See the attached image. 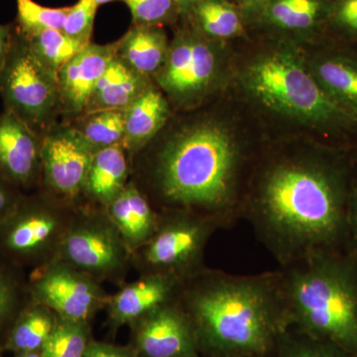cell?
I'll list each match as a JSON object with an SVG mask.
<instances>
[{
  "label": "cell",
  "mask_w": 357,
  "mask_h": 357,
  "mask_svg": "<svg viewBox=\"0 0 357 357\" xmlns=\"http://www.w3.org/2000/svg\"><path fill=\"white\" fill-rule=\"evenodd\" d=\"M342 180L325 167L286 162L267 173L251 211L258 236L284 265L326 251L347 227Z\"/></svg>",
  "instance_id": "cell-1"
},
{
  "label": "cell",
  "mask_w": 357,
  "mask_h": 357,
  "mask_svg": "<svg viewBox=\"0 0 357 357\" xmlns=\"http://www.w3.org/2000/svg\"><path fill=\"white\" fill-rule=\"evenodd\" d=\"M178 302L199 345L220 357L262 356L288 325L280 273L243 277L203 270L184 282Z\"/></svg>",
  "instance_id": "cell-2"
},
{
  "label": "cell",
  "mask_w": 357,
  "mask_h": 357,
  "mask_svg": "<svg viewBox=\"0 0 357 357\" xmlns=\"http://www.w3.org/2000/svg\"><path fill=\"white\" fill-rule=\"evenodd\" d=\"M281 295L288 324L305 335L357 352V269L326 251L285 266Z\"/></svg>",
  "instance_id": "cell-3"
},
{
  "label": "cell",
  "mask_w": 357,
  "mask_h": 357,
  "mask_svg": "<svg viewBox=\"0 0 357 357\" xmlns=\"http://www.w3.org/2000/svg\"><path fill=\"white\" fill-rule=\"evenodd\" d=\"M236 165V150L229 136L215 126H201L164 148L157 182L167 203L182 210L206 211L218 218L231 203Z\"/></svg>",
  "instance_id": "cell-4"
},
{
  "label": "cell",
  "mask_w": 357,
  "mask_h": 357,
  "mask_svg": "<svg viewBox=\"0 0 357 357\" xmlns=\"http://www.w3.org/2000/svg\"><path fill=\"white\" fill-rule=\"evenodd\" d=\"M248 86L267 107L304 121L337 124L354 119L287 54H274L256 62L248 70Z\"/></svg>",
  "instance_id": "cell-5"
},
{
  "label": "cell",
  "mask_w": 357,
  "mask_h": 357,
  "mask_svg": "<svg viewBox=\"0 0 357 357\" xmlns=\"http://www.w3.org/2000/svg\"><path fill=\"white\" fill-rule=\"evenodd\" d=\"M222 223L188 210L163 215L153 236L133 256L143 273L171 274L188 280L203 271L206 243Z\"/></svg>",
  "instance_id": "cell-6"
},
{
  "label": "cell",
  "mask_w": 357,
  "mask_h": 357,
  "mask_svg": "<svg viewBox=\"0 0 357 357\" xmlns=\"http://www.w3.org/2000/svg\"><path fill=\"white\" fill-rule=\"evenodd\" d=\"M76 211L40 199H18L0 220V249L37 268L58 257Z\"/></svg>",
  "instance_id": "cell-7"
},
{
  "label": "cell",
  "mask_w": 357,
  "mask_h": 357,
  "mask_svg": "<svg viewBox=\"0 0 357 357\" xmlns=\"http://www.w3.org/2000/svg\"><path fill=\"white\" fill-rule=\"evenodd\" d=\"M57 258L100 283H119L128 273L133 255L102 208L76 211Z\"/></svg>",
  "instance_id": "cell-8"
},
{
  "label": "cell",
  "mask_w": 357,
  "mask_h": 357,
  "mask_svg": "<svg viewBox=\"0 0 357 357\" xmlns=\"http://www.w3.org/2000/svg\"><path fill=\"white\" fill-rule=\"evenodd\" d=\"M0 95L7 112L36 130L60 103L58 77L33 55L23 35H14L13 46L0 70Z\"/></svg>",
  "instance_id": "cell-9"
},
{
  "label": "cell",
  "mask_w": 357,
  "mask_h": 357,
  "mask_svg": "<svg viewBox=\"0 0 357 357\" xmlns=\"http://www.w3.org/2000/svg\"><path fill=\"white\" fill-rule=\"evenodd\" d=\"M29 293L59 319L84 324L107 307L110 296L100 282L59 258L35 270Z\"/></svg>",
  "instance_id": "cell-10"
},
{
  "label": "cell",
  "mask_w": 357,
  "mask_h": 357,
  "mask_svg": "<svg viewBox=\"0 0 357 357\" xmlns=\"http://www.w3.org/2000/svg\"><path fill=\"white\" fill-rule=\"evenodd\" d=\"M136 354L142 357H196L199 342L189 314L177 301L132 324Z\"/></svg>",
  "instance_id": "cell-11"
},
{
  "label": "cell",
  "mask_w": 357,
  "mask_h": 357,
  "mask_svg": "<svg viewBox=\"0 0 357 357\" xmlns=\"http://www.w3.org/2000/svg\"><path fill=\"white\" fill-rule=\"evenodd\" d=\"M93 155L75 128L49 134L41 143L45 185L62 199H76L84 192Z\"/></svg>",
  "instance_id": "cell-12"
},
{
  "label": "cell",
  "mask_w": 357,
  "mask_h": 357,
  "mask_svg": "<svg viewBox=\"0 0 357 357\" xmlns=\"http://www.w3.org/2000/svg\"><path fill=\"white\" fill-rule=\"evenodd\" d=\"M184 282L171 274L143 273L109 296L105 309L110 324L115 328L132 325L154 310L177 301Z\"/></svg>",
  "instance_id": "cell-13"
},
{
  "label": "cell",
  "mask_w": 357,
  "mask_h": 357,
  "mask_svg": "<svg viewBox=\"0 0 357 357\" xmlns=\"http://www.w3.org/2000/svg\"><path fill=\"white\" fill-rule=\"evenodd\" d=\"M215 70V54L208 44L196 37L181 36L168 52L158 82L172 95H192L210 83Z\"/></svg>",
  "instance_id": "cell-14"
},
{
  "label": "cell",
  "mask_w": 357,
  "mask_h": 357,
  "mask_svg": "<svg viewBox=\"0 0 357 357\" xmlns=\"http://www.w3.org/2000/svg\"><path fill=\"white\" fill-rule=\"evenodd\" d=\"M116 50L117 42L89 44L59 72V98L66 112H86L96 84L116 56Z\"/></svg>",
  "instance_id": "cell-15"
},
{
  "label": "cell",
  "mask_w": 357,
  "mask_h": 357,
  "mask_svg": "<svg viewBox=\"0 0 357 357\" xmlns=\"http://www.w3.org/2000/svg\"><path fill=\"white\" fill-rule=\"evenodd\" d=\"M41 143L16 115L0 114V178L13 185L31 184L41 168Z\"/></svg>",
  "instance_id": "cell-16"
},
{
  "label": "cell",
  "mask_w": 357,
  "mask_h": 357,
  "mask_svg": "<svg viewBox=\"0 0 357 357\" xmlns=\"http://www.w3.org/2000/svg\"><path fill=\"white\" fill-rule=\"evenodd\" d=\"M103 208L132 255L150 241L158 227L160 215L133 183H128Z\"/></svg>",
  "instance_id": "cell-17"
},
{
  "label": "cell",
  "mask_w": 357,
  "mask_h": 357,
  "mask_svg": "<svg viewBox=\"0 0 357 357\" xmlns=\"http://www.w3.org/2000/svg\"><path fill=\"white\" fill-rule=\"evenodd\" d=\"M150 88L148 77L115 56L96 84L86 112L126 109Z\"/></svg>",
  "instance_id": "cell-18"
},
{
  "label": "cell",
  "mask_w": 357,
  "mask_h": 357,
  "mask_svg": "<svg viewBox=\"0 0 357 357\" xmlns=\"http://www.w3.org/2000/svg\"><path fill=\"white\" fill-rule=\"evenodd\" d=\"M123 145L105 148L91 158L83 194L107 206L128 185V163Z\"/></svg>",
  "instance_id": "cell-19"
},
{
  "label": "cell",
  "mask_w": 357,
  "mask_h": 357,
  "mask_svg": "<svg viewBox=\"0 0 357 357\" xmlns=\"http://www.w3.org/2000/svg\"><path fill=\"white\" fill-rule=\"evenodd\" d=\"M168 52L166 35L156 26L135 25L117 41V57L146 77L161 70Z\"/></svg>",
  "instance_id": "cell-20"
},
{
  "label": "cell",
  "mask_w": 357,
  "mask_h": 357,
  "mask_svg": "<svg viewBox=\"0 0 357 357\" xmlns=\"http://www.w3.org/2000/svg\"><path fill=\"white\" fill-rule=\"evenodd\" d=\"M168 105L159 91L151 88L124 109L123 147L135 151L151 139L168 117Z\"/></svg>",
  "instance_id": "cell-21"
},
{
  "label": "cell",
  "mask_w": 357,
  "mask_h": 357,
  "mask_svg": "<svg viewBox=\"0 0 357 357\" xmlns=\"http://www.w3.org/2000/svg\"><path fill=\"white\" fill-rule=\"evenodd\" d=\"M17 317L7 340V349L15 354L41 351L58 323L55 312L31 303Z\"/></svg>",
  "instance_id": "cell-22"
},
{
  "label": "cell",
  "mask_w": 357,
  "mask_h": 357,
  "mask_svg": "<svg viewBox=\"0 0 357 357\" xmlns=\"http://www.w3.org/2000/svg\"><path fill=\"white\" fill-rule=\"evenodd\" d=\"M317 74L326 93L352 116H357V63L326 59L317 68Z\"/></svg>",
  "instance_id": "cell-23"
},
{
  "label": "cell",
  "mask_w": 357,
  "mask_h": 357,
  "mask_svg": "<svg viewBox=\"0 0 357 357\" xmlns=\"http://www.w3.org/2000/svg\"><path fill=\"white\" fill-rule=\"evenodd\" d=\"M22 35L35 58L56 77L70 59L84 48L61 30L46 29Z\"/></svg>",
  "instance_id": "cell-24"
},
{
  "label": "cell",
  "mask_w": 357,
  "mask_h": 357,
  "mask_svg": "<svg viewBox=\"0 0 357 357\" xmlns=\"http://www.w3.org/2000/svg\"><path fill=\"white\" fill-rule=\"evenodd\" d=\"M75 129L93 153L105 148L123 145L124 109L93 112L81 128Z\"/></svg>",
  "instance_id": "cell-25"
},
{
  "label": "cell",
  "mask_w": 357,
  "mask_h": 357,
  "mask_svg": "<svg viewBox=\"0 0 357 357\" xmlns=\"http://www.w3.org/2000/svg\"><path fill=\"white\" fill-rule=\"evenodd\" d=\"M191 10L199 28L211 36L229 38L241 32V18L225 0H201Z\"/></svg>",
  "instance_id": "cell-26"
},
{
  "label": "cell",
  "mask_w": 357,
  "mask_h": 357,
  "mask_svg": "<svg viewBox=\"0 0 357 357\" xmlns=\"http://www.w3.org/2000/svg\"><path fill=\"white\" fill-rule=\"evenodd\" d=\"M321 0H271L266 16L279 27L291 30L309 29L321 15Z\"/></svg>",
  "instance_id": "cell-27"
},
{
  "label": "cell",
  "mask_w": 357,
  "mask_h": 357,
  "mask_svg": "<svg viewBox=\"0 0 357 357\" xmlns=\"http://www.w3.org/2000/svg\"><path fill=\"white\" fill-rule=\"evenodd\" d=\"M89 324L58 318V323L41 349L42 357H84L89 344Z\"/></svg>",
  "instance_id": "cell-28"
},
{
  "label": "cell",
  "mask_w": 357,
  "mask_h": 357,
  "mask_svg": "<svg viewBox=\"0 0 357 357\" xmlns=\"http://www.w3.org/2000/svg\"><path fill=\"white\" fill-rule=\"evenodd\" d=\"M20 32L22 34L46 29L62 30L70 6L50 8L40 6L33 0H16Z\"/></svg>",
  "instance_id": "cell-29"
},
{
  "label": "cell",
  "mask_w": 357,
  "mask_h": 357,
  "mask_svg": "<svg viewBox=\"0 0 357 357\" xmlns=\"http://www.w3.org/2000/svg\"><path fill=\"white\" fill-rule=\"evenodd\" d=\"M98 7L91 0H79L75 6H70L61 31L77 44L88 46L91 44Z\"/></svg>",
  "instance_id": "cell-30"
},
{
  "label": "cell",
  "mask_w": 357,
  "mask_h": 357,
  "mask_svg": "<svg viewBox=\"0 0 357 357\" xmlns=\"http://www.w3.org/2000/svg\"><path fill=\"white\" fill-rule=\"evenodd\" d=\"M281 342V357H345L337 345L307 335L298 340L283 337Z\"/></svg>",
  "instance_id": "cell-31"
},
{
  "label": "cell",
  "mask_w": 357,
  "mask_h": 357,
  "mask_svg": "<svg viewBox=\"0 0 357 357\" xmlns=\"http://www.w3.org/2000/svg\"><path fill=\"white\" fill-rule=\"evenodd\" d=\"M135 25L156 26L164 22L178 9L175 0H123Z\"/></svg>",
  "instance_id": "cell-32"
},
{
  "label": "cell",
  "mask_w": 357,
  "mask_h": 357,
  "mask_svg": "<svg viewBox=\"0 0 357 357\" xmlns=\"http://www.w3.org/2000/svg\"><path fill=\"white\" fill-rule=\"evenodd\" d=\"M20 305L17 284L0 265V326L13 318Z\"/></svg>",
  "instance_id": "cell-33"
},
{
  "label": "cell",
  "mask_w": 357,
  "mask_h": 357,
  "mask_svg": "<svg viewBox=\"0 0 357 357\" xmlns=\"http://www.w3.org/2000/svg\"><path fill=\"white\" fill-rule=\"evenodd\" d=\"M84 357H135L134 352L126 347L105 344L100 342H89Z\"/></svg>",
  "instance_id": "cell-34"
},
{
  "label": "cell",
  "mask_w": 357,
  "mask_h": 357,
  "mask_svg": "<svg viewBox=\"0 0 357 357\" xmlns=\"http://www.w3.org/2000/svg\"><path fill=\"white\" fill-rule=\"evenodd\" d=\"M335 20L344 29L357 33V0H342L337 7Z\"/></svg>",
  "instance_id": "cell-35"
},
{
  "label": "cell",
  "mask_w": 357,
  "mask_h": 357,
  "mask_svg": "<svg viewBox=\"0 0 357 357\" xmlns=\"http://www.w3.org/2000/svg\"><path fill=\"white\" fill-rule=\"evenodd\" d=\"M13 185L0 178V220L17 203L20 197L14 192Z\"/></svg>",
  "instance_id": "cell-36"
},
{
  "label": "cell",
  "mask_w": 357,
  "mask_h": 357,
  "mask_svg": "<svg viewBox=\"0 0 357 357\" xmlns=\"http://www.w3.org/2000/svg\"><path fill=\"white\" fill-rule=\"evenodd\" d=\"M14 34L10 25H0V70L6 64L11 50Z\"/></svg>",
  "instance_id": "cell-37"
},
{
  "label": "cell",
  "mask_w": 357,
  "mask_h": 357,
  "mask_svg": "<svg viewBox=\"0 0 357 357\" xmlns=\"http://www.w3.org/2000/svg\"><path fill=\"white\" fill-rule=\"evenodd\" d=\"M347 225H351L357 241V187L352 195L351 211L347 213Z\"/></svg>",
  "instance_id": "cell-38"
},
{
  "label": "cell",
  "mask_w": 357,
  "mask_h": 357,
  "mask_svg": "<svg viewBox=\"0 0 357 357\" xmlns=\"http://www.w3.org/2000/svg\"><path fill=\"white\" fill-rule=\"evenodd\" d=\"M199 1H201V0H175L178 7V10L184 11V13L191 10L192 7L196 6Z\"/></svg>",
  "instance_id": "cell-39"
},
{
  "label": "cell",
  "mask_w": 357,
  "mask_h": 357,
  "mask_svg": "<svg viewBox=\"0 0 357 357\" xmlns=\"http://www.w3.org/2000/svg\"><path fill=\"white\" fill-rule=\"evenodd\" d=\"M271 0H241V3L248 8H257V7L263 6L268 4Z\"/></svg>",
  "instance_id": "cell-40"
},
{
  "label": "cell",
  "mask_w": 357,
  "mask_h": 357,
  "mask_svg": "<svg viewBox=\"0 0 357 357\" xmlns=\"http://www.w3.org/2000/svg\"><path fill=\"white\" fill-rule=\"evenodd\" d=\"M14 357H42V356H41V352L34 351V352H27V354H16V356Z\"/></svg>",
  "instance_id": "cell-41"
},
{
  "label": "cell",
  "mask_w": 357,
  "mask_h": 357,
  "mask_svg": "<svg viewBox=\"0 0 357 357\" xmlns=\"http://www.w3.org/2000/svg\"><path fill=\"white\" fill-rule=\"evenodd\" d=\"M91 1L95 2L96 6H100L102 4L109 3V2L115 1V0H91Z\"/></svg>",
  "instance_id": "cell-42"
}]
</instances>
